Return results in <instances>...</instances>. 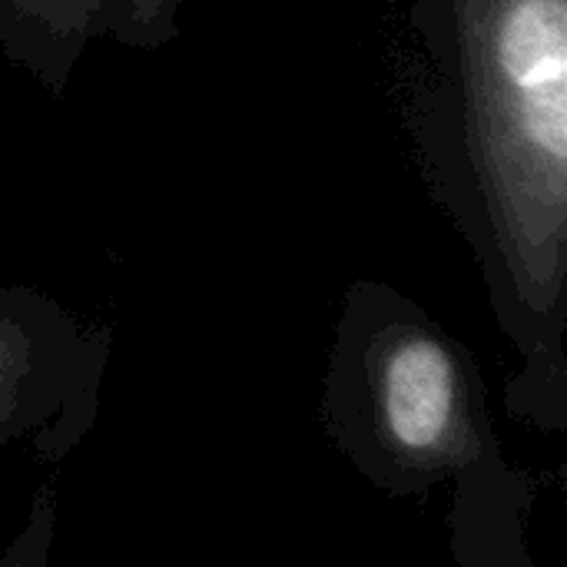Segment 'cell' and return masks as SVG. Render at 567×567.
Instances as JSON below:
<instances>
[{"mask_svg": "<svg viewBox=\"0 0 567 567\" xmlns=\"http://www.w3.org/2000/svg\"><path fill=\"white\" fill-rule=\"evenodd\" d=\"M322 422L375 492H449L455 561L532 567L525 522L538 488L502 452L475 352L412 296L379 279L349 282L326 359Z\"/></svg>", "mask_w": 567, "mask_h": 567, "instance_id": "obj_2", "label": "cell"}, {"mask_svg": "<svg viewBox=\"0 0 567 567\" xmlns=\"http://www.w3.org/2000/svg\"><path fill=\"white\" fill-rule=\"evenodd\" d=\"M402 120L515 372L505 409L567 432V0H409Z\"/></svg>", "mask_w": 567, "mask_h": 567, "instance_id": "obj_1", "label": "cell"}, {"mask_svg": "<svg viewBox=\"0 0 567 567\" xmlns=\"http://www.w3.org/2000/svg\"><path fill=\"white\" fill-rule=\"evenodd\" d=\"M110 332L30 286H0V452L33 442L63 458L90 432Z\"/></svg>", "mask_w": 567, "mask_h": 567, "instance_id": "obj_3", "label": "cell"}]
</instances>
